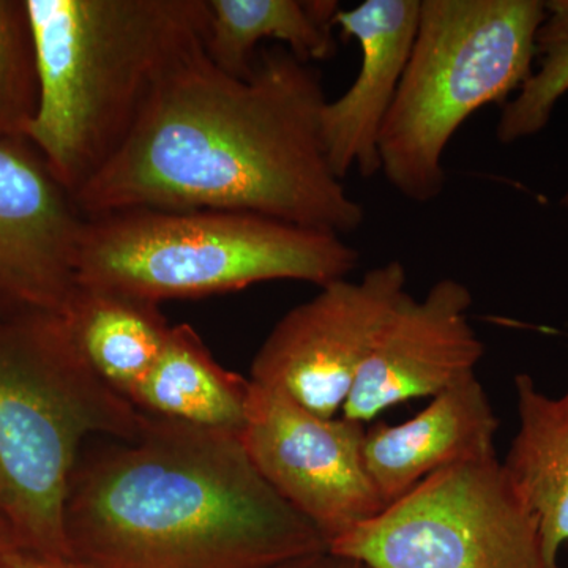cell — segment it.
I'll return each instance as SVG.
<instances>
[{
	"label": "cell",
	"mask_w": 568,
	"mask_h": 568,
	"mask_svg": "<svg viewBox=\"0 0 568 568\" xmlns=\"http://www.w3.org/2000/svg\"><path fill=\"white\" fill-rule=\"evenodd\" d=\"M39 100V63L28 3L0 0V138L28 140Z\"/></svg>",
	"instance_id": "d6986e66"
},
{
	"label": "cell",
	"mask_w": 568,
	"mask_h": 568,
	"mask_svg": "<svg viewBox=\"0 0 568 568\" xmlns=\"http://www.w3.org/2000/svg\"><path fill=\"white\" fill-rule=\"evenodd\" d=\"M515 395L518 432L503 466L537 519L545 555L559 567L568 544V388L549 396L529 375H517Z\"/></svg>",
	"instance_id": "5bb4252c"
},
{
	"label": "cell",
	"mask_w": 568,
	"mask_h": 568,
	"mask_svg": "<svg viewBox=\"0 0 568 568\" xmlns=\"http://www.w3.org/2000/svg\"><path fill=\"white\" fill-rule=\"evenodd\" d=\"M84 222L31 141L0 138V320L65 313Z\"/></svg>",
	"instance_id": "30bf717a"
},
{
	"label": "cell",
	"mask_w": 568,
	"mask_h": 568,
	"mask_svg": "<svg viewBox=\"0 0 568 568\" xmlns=\"http://www.w3.org/2000/svg\"><path fill=\"white\" fill-rule=\"evenodd\" d=\"M541 0H422L409 62L379 136L381 173L414 203L444 192V153L487 104H506L534 71Z\"/></svg>",
	"instance_id": "8992f818"
},
{
	"label": "cell",
	"mask_w": 568,
	"mask_h": 568,
	"mask_svg": "<svg viewBox=\"0 0 568 568\" xmlns=\"http://www.w3.org/2000/svg\"><path fill=\"white\" fill-rule=\"evenodd\" d=\"M420 6L422 0H365L335 14V28L362 51L353 84L327 100L321 114L325 153L342 181L354 168L362 178L381 173V130L409 62Z\"/></svg>",
	"instance_id": "7c38bea8"
},
{
	"label": "cell",
	"mask_w": 568,
	"mask_h": 568,
	"mask_svg": "<svg viewBox=\"0 0 568 568\" xmlns=\"http://www.w3.org/2000/svg\"><path fill=\"white\" fill-rule=\"evenodd\" d=\"M22 549L20 541L14 536L13 529L10 528L6 518L0 515V560L6 559L11 552Z\"/></svg>",
	"instance_id": "7402d4cb"
},
{
	"label": "cell",
	"mask_w": 568,
	"mask_h": 568,
	"mask_svg": "<svg viewBox=\"0 0 568 568\" xmlns=\"http://www.w3.org/2000/svg\"><path fill=\"white\" fill-rule=\"evenodd\" d=\"M560 205H564V207L568 209V186L566 193H564L562 197H560Z\"/></svg>",
	"instance_id": "603a6c76"
},
{
	"label": "cell",
	"mask_w": 568,
	"mask_h": 568,
	"mask_svg": "<svg viewBox=\"0 0 568 568\" xmlns=\"http://www.w3.org/2000/svg\"><path fill=\"white\" fill-rule=\"evenodd\" d=\"M545 9L537 32V69L500 111L496 136L504 145L544 132L568 93V0H548Z\"/></svg>",
	"instance_id": "ac0fdd59"
},
{
	"label": "cell",
	"mask_w": 568,
	"mask_h": 568,
	"mask_svg": "<svg viewBox=\"0 0 568 568\" xmlns=\"http://www.w3.org/2000/svg\"><path fill=\"white\" fill-rule=\"evenodd\" d=\"M331 549L369 568H559L497 457L433 474Z\"/></svg>",
	"instance_id": "52a82bcc"
},
{
	"label": "cell",
	"mask_w": 568,
	"mask_h": 568,
	"mask_svg": "<svg viewBox=\"0 0 568 568\" xmlns=\"http://www.w3.org/2000/svg\"><path fill=\"white\" fill-rule=\"evenodd\" d=\"M325 103L320 71L282 44L261 47L245 80L197 52L74 200L85 216L125 209L248 212L353 234L365 209L328 163Z\"/></svg>",
	"instance_id": "6da1fadb"
},
{
	"label": "cell",
	"mask_w": 568,
	"mask_h": 568,
	"mask_svg": "<svg viewBox=\"0 0 568 568\" xmlns=\"http://www.w3.org/2000/svg\"><path fill=\"white\" fill-rule=\"evenodd\" d=\"M358 263L342 235L257 213L125 209L85 216L77 282L160 305L276 280L323 287Z\"/></svg>",
	"instance_id": "5b68a950"
},
{
	"label": "cell",
	"mask_w": 568,
	"mask_h": 568,
	"mask_svg": "<svg viewBox=\"0 0 568 568\" xmlns=\"http://www.w3.org/2000/svg\"><path fill=\"white\" fill-rule=\"evenodd\" d=\"M473 302L455 278L439 280L420 298L407 293L358 369L343 417L365 425L388 407L435 398L476 375L485 346L469 321Z\"/></svg>",
	"instance_id": "8fae6325"
},
{
	"label": "cell",
	"mask_w": 568,
	"mask_h": 568,
	"mask_svg": "<svg viewBox=\"0 0 568 568\" xmlns=\"http://www.w3.org/2000/svg\"><path fill=\"white\" fill-rule=\"evenodd\" d=\"M145 414L97 375L62 315L0 320V515L21 548L71 558L65 506L92 436L132 443Z\"/></svg>",
	"instance_id": "277c9868"
},
{
	"label": "cell",
	"mask_w": 568,
	"mask_h": 568,
	"mask_svg": "<svg viewBox=\"0 0 568 568\" xmlns=\"http://www.w3.org/2000/svg\"><path fill=\"white\" fill-rule=\"evenodd\" d=\"M332 0H207L205 54L216 69L245 80L263 41H276L302 62L328 61L338 50Z\"/></svg>",
	"instance_id": "2e32d148"
},
{
	"label": "cell",
	"mask_w": 568,
	"mask_h": 568,
	"mask_svg": "<svg viewBox=\"0 0 568 568\" xmlns=\"http://www.w3.org/2000/svg\"><path fill=\"white\" fill-rule=\"evenodd\" d=\"M0 568H92L71 558L37 555V552L18 549L6 559L0 560Z\"/></svg>",
	"instance_id": "ffe728a7"
},
{
	"label": "cell",
	"mask_w": 568,
	"mask_h": 568,
	"mask_svg": "<svg viewBox=\"0 0 568 568\" xmlns=\"http://www.w3.org/2000/svg\"><path fill=\"white\" fill-rule=\"evenodd\" d=\"M65 534L71 559L92 568H275L331 548L241 433L152 416L136 440L80 457Z\"/></svg>",
	"instance_id": "7a4b0ae2"
},
{
	"label": "cell",
	"mask_w": 568,
	"mask_h": 568,
	"mask_svg": "<svg viewBox=\"0 0 568 568\" xmlns=\"http://www.w3.org/2000/svg\"><path fill=\"white\" fill-rule=\"evenodd\" d=\"M407 294V272L388 261L361 280H338L275 324L254 355L252 379L316 416L343 410L377 335Z\"/></svg>",
	"instance_id": "9c48e42d"
},
{
	"label": "cell",
	"mask_w": 568,
	"mask_h": 568,
	"mask_svg": "<svg viewBox=\"0 0 568 568\" xmlns=\"http://www.w3.org/2000/svg\"><path fill=\"white\" fill-rule=\"evenodd\" d=\"M366 426L324 418L252 381L241 439L268 485L328 541L387 507L365 462Z\"/></svg>",
	"instance_id": "ba28073f"
},
{
	"label": "cell",
	"mask_w": 568,
	"mask_h": 568,
	"mask_svg": "<svg viewBox=\"0 0 568 568\" xmlns=\"http://www.w3.org/2000/svg\"><path fill=\"white\" fill-rule=\"evenodd\" d=\"M275 568H369L358 559L349 556L338 555L331 548L324 551L313 552V555L302 556V558L290 560Z\"/></svg>",
	"instance_id": "44dd1931"
},
{
	"label": "cell",
	"mask_w": 568,
	"mask_h": 568,
	"mask_svg": "<svg viewBox=\"0 0 568 568\" xmlns=\"http://www.w3.org/2000/svg\"><path fill=\"white\" fill-rule=\"evenodd\" d=\"M252 381L223 368L192 325L171 327L159 362L129 402L145 416L242 433Z\"/></svg>",
	"instance_id": "9a60e30c"
},
{
	"label": "cell",
	"mask_w": 568,
	"mask_h": 568,
	"mask_svg": "<svg viewBox=\"0 0 568 568\" xmlns=\"http://www.w3.org/2000/svg\"><path fill=\"white\" fill-rule=\"evenodd\" d=\"M62 316L89 365L125 398L159 362L173 327L160 305L80 284Z\"/></svg>",
	"instance_id": "e0dca14e"
},
{
	"label": "cell",
	"mask_w": 568,
	"mask_h": 568,
	"mask_svg": "<svg viewBox=\"0 0 568 568\" xmlns=\"http://www.w3.org/2000/svg\"><path fill=\"white\" fill-rule=\"evenodd\" d=\"M40 100L28 140L73 196L132 136L179 67L205 50L207 0H26Z\"/></svg>",
	"instance_id": "3957f363"
},
{
	"label": "cell",
	"mask_w": 568,
	"mask_h": 568,
	"mask_svg": "<svg viewBox=\"0 0 568 568\" xmlns=\"http://www.w3.org/2000/svg\"><path fill=\"white\" fill-rule=\"evenodd\" d=\"M495 409L477 375L432 398L410 420L366 429L365 462L388 504L433 474L496 457Z\"/></svg>",
	"instance_id": "4fadbf2b"
}]
</instances>
